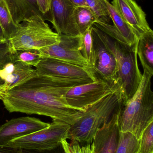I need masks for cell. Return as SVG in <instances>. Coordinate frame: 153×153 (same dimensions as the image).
Listing matches in <instances>:
<instances>
[{
	"label": "cell",
	"instance_id": "obj_1",
	"mask_svg": "<svg viewBox=\"0 0 153 153\" xmlns=\"http://www.w3.org/2000/svg\"><path fill=\"white\" fill-rule=\"evenodd\" d=\"M87 84L36 73L19 85L8 90L2 100L10 112H21L49 117L53 121L72 126L82 111L72 108L66 95L70 88ZM84 112V111H83Z\"/></svg>",
	"mask_w": 153,
	"mask_h": 153
},
{
	"label": "cell",
	"instance_id": "obj_2",
	"mask_svg": "<svg viewBox=\"0 0 153 153\" xmlns=\"http://www.w3.org/2000/svg\"><path fill=\"white\" fill-rule=\"evenodd\" d=\"M153 76L144 71L136 92L125 103H122L119 131L131 133L138 140L146 128L153 121Z\"/></svg>",
	"mask_w": 153,
	"mask_h": 153
},
{
	"label": "cell",
	"instance_id": "obj_3",
	"mask_svg": "<svg viewBox=\"0 0 153 153\" xmlns=\"http://www.w3.org/2000/svg\"><path fill=\"white\" fill-rule=\"evenodd\" d=\"M92 29L116 58L118 68L117 87L122 103H125L136 92L143 76L137 61V45L130 47L121 44L95 26H93Z\"/></svg>",
	"mask_w": 153,
	"mask_h": 153
},
{
	"label": "cell",
	"instance_id": "obj_4",
	"mask_svg": "<svg viewBox=\"0 0 153 153\" xmlns=\"http://www.w3.org/2000/svg\"><path fill=\"white\" fill-rule=\"evenodd\" d=\"M122 102L120 94L116 91L89 106L70 126L67 139L80 143L91 144L97 130L109 120Z\"/></svg>",
	"mask_w": 153,
	"mask_h": 153
},
{
	"label": "cell",
	"instance_id": "obj_5",
	"mask_svg": "<svg viewBox=\"0 0 153 153\" xmlns=\"http://www.w3.org/2000/svg\"><path fill=\"white\" fill-rule=\"evenodd\" d=\"M15 34L7 40L11 53L25 49H39L59 42V35L54 32L43 17L37 15L19 24Z\"/></svg>",
	"mask_w": 153,
	"mask_h": 153
},
{
	"label": "cell",
	"instance_id": "obj_6",
	"mask_svg": "<svg viewBox=\"0 0 153 153\" xmlns=\"http://www.w3.org/2000/svg\"><path fill=\"white\" fill-rule=\"evenodd\" d=\"M70 125L53 121L48 127L35 133L21 137L8 142L3 148L26 151H51L61 145L68 138Z\"/></svg>",
	"mask_w": 153,
	"mask_h": 153
},
{
	"label": "cell",
	"instance_id": "obj_7",
	"mask_svg": "<svg viewBox=\"0 0 153 153\" xmlns=\"http://www.w3.org/2000/svg\"><path fill=\"white\" fill-rule=\"evenodd\" d=\"M38 74L65 80L81 81L86 83L97 78L88 68L65 62L52 57L43 56L35 69Z\"/></svg>",
	"mask_w": 153,
	"mask_h": 153
},
{
	"label": "cell",
	"instance_id": "obj_8",
	"mask_svg": "<svg viewBox=\"0 0 153 153\" xmlns=\"http://www.w3.org/2000/svg\"><path fill=\"white\" fill-rule=\"evenodd\" d=\"M116 91L117 90L112 85L101 79H97L93 82L70 88L66 99L69 106L83 112L89 106Z\"/></svg>",
	"mask_w": 153,
	"mask_h": 153
},
{
	"label": "cell",
	"instance_id": "obj_9",
	"mask_svg": "<svg viewBox=\"0 0 153 153\" xmlns=\"http://www.w3.org/2000/svg\"><path fill=\"white\" fill-rule=\"evenodd\" d=\"M59 42L39 49L42 56L52 57L84 68L90 65L81 53V35L78 36L59 35Z\"/></svg>",
	"mask_w": 153,
	"mask_h": 153
},
{
	"label": "cell",
	"instance_id": "obj_10",
	"mask_svg": "<svg viewBox=\"0 0 153 153\" xmlns=\"http://www.w3.org/2000/svg\"><path fill=\"white\" fill-rule=\"evenodd\" d=\"M92 34L94 56L93 63L90 70L97 79L107 82L118 91V68L116 58L101 41L92 29Z\"/></svg>",
	"mask_w": 153,
	"mask_h": 153
},
{
	"label": "cell",
	"instance_id": "obj_11",
	"mask_svg": "<svg viewBox=\"0 0 153 153\" xmlns=\"http://www.w3.org/2000/svg\"><path fill=\"white\" fill-rule=\"evenodd\" d=\"M122 103L107 122L99 128L92 143L93 153H116L119 138V118Z\"/></svg>",
	"mask_w": 153,
	"mask_h": 153
},
{
	"label": "cell",
	"instance_id": "obj_12",
	"mask_svg": "<svg viewBox=\"0 0 153 153\" xmlns=\"http://www.w3.org/2000/svg\"><path fill=\"white\" fill-rule=\"evenodd\" d=\"M49 125L32 117L12 119L0 126V147L15 138L44 129Z\"/></svg>",
	"mask_w": 153,
	"mask_h": 153
},
{
	"label": "cell",
	"instance_id": "obj_13",
	"mask_svg": "<svg viewBox=\"0 0 153 153\" xmlns=\"http://www.w3.org/2000/svg\"><path fill=\"white\" fill-rule=\"evenodd\" d=\"M75 6L69 0H51V23L58 35H81L74 18Z\"/></svg>",
	"mask_w": 153,
	"mask_h": 153
},
{
	"label": "cell",
	"instance_id": "obj_14",
	"mask_svg": "<svg viewBox=\"0 0 153 153\" xmlns=\"http://www.w3.org/2000/svg\"><path fill=\"white\" fill-rule=\"evenodd\" d=\"M111 4L130 26L138 40L143 34L152 30L146 14L134 0H113Z\"/></svg>",
	"mask_w": 153,
	"mask_h": 153
},
{
	"label": "cell",
	"instance_id": "obj_15",
	"mask_svg": "<svg viewBox=\"0 0 153 153\" xmlns=\"http://www.w3.org/2000/svg\"><path fill=\"white\" fill-rule=\"evenodd\" d=\"M13 21L18 25L33 16L40 15L36 0H4Z\"/></svg>",
	"mask_w": 153,
	"mask_h": 153
},
{
	"label": "cell",
	"instance_id": "obj_16",
	"mask_svg": "<svg viewBox=\"0 0 153 153\" xmlns=\"http://www.w3.org/2000/svg\"><path fill=\"white\" fill-rule=\"evenodd\" d=\"M137 53L143 71L153 75V31L150 30L138 39Z\"/></svg>",
	"mask_w": 153,
	"mask_h": 153
},
{
	"label": "cell",
	"instance_id": "obj_17",
	"mask_svg": "<svg viewBox=\"0 0 153 153\" xmlns=\"http://www.w3.org/2000/svg\"><path fill=\"white\" fill-rule=\"evenodd\" d=\"M107 7L114 26L119 34L125 39L130 46L136 45L138 39L130 26L110 3L107 4Z\"/></svg>",
	"mask_w": 153,
	"mask_h": 153
},
{
	"label": "cell",
	"instance_id": "obj_18",
	"mask_svg": "<svg viewBox=\"0 0 153 153\" xmlns=\"http://www.w3.org/2000/svg\"><path fill=\"white\" fill-rule=\"evenodd\" d=\"M13 71L5 79L4 86L7 91L35 75L37 72L31 66L20 62H14Z\"/></svg>",
	"mask_w": 153,
	"mask_h": 153
},
{
	"label": "cell",
	"instance_id": "obj_19",
	"mask_svg": "<svg viewBox=\"0 0 153 153\" xmlns=\"http://www.w3.org/2000/svg\"><path fill=\"white\" fill-rule=\"evenodd\" d=\"M73 14L75 22L81 35L99 20L94 12L88 6H75Z\"/></svg>",
	"mask_w": 153,
	"mask_h": 153
},
{
	"label": "cell",
	"instance_id": "obj_20",
	"mask_svg": "<svg viewBox=\"0 0 153 153\" xmlns=\"http://www.w3.org/2000/svg\"><path fill=\"white\" fill-rule=\"evenodd\" d=\"M0 25L7 40L12 37L19 27V25H16L13 21L4 0H0Z\"/></svg>",
	"mask_w": 153,
	"mask_h": 153
},
{
	"label": "cell",
	"instance_id": "obj_21",
	"mask_svg": "<svg viewBox=\"0 0 153 153\" xmlns=\"http://www.w3.org/2000/svg\"><path fill=\"white\" fill-rule=\"evenodd\" d=\"M139 140L133 134L119 131V138L116 153H139Z\"/></svg>",
	"mask_w": 153,
	"mask_h": 153
},
{
	"label": "cell",
	"instance_id": "obj_22",
	"mask_svg": "<svg viewBox=\"0 0 153 153\" xmlns=\"http://www.w3.org/2000/svg\"><path fill=\"white\" fill-rule=\"evenodd\" d=\"M13 62H20L36 67L42 57L40 51L37 49H31L18 50L11 53Z\"/></svg>",
	"mask_w": 153,
	"mask_h": 153
},
{
	"label": "cell",
	"instance_id": "obj_23",
	"mask_svg": "<svg viewBox=\"0 0 153 153\" xmlns=\"http://www.w3.org/2000/svg\"><path fill=\"white\" fill-rule=\"evenodd\" d=\"M81 53L91 67L94 60V50L93 38L92 34V27L81 35Z\"/></svg>",
	"mask_w": 153,
	"mask_h": 153
},
{
	"label": "cell",
	"instance_id": "obj_24",
	"mask_svg": "<svg viewBox=\"0 0 153 153\" xmlns=\"http://www.w3.org/2000/svg\"><path fill=\"white\" fill-rule=\"evenodd\" d=\"M85 1L88 6L94 12L99 21L109 24L110 18L107 7V4L109 2V0H85Z\"/></svg>",
	"mask_w": 153,
	"mask_h": 153
},
{
	"label": "cell",
	"instance_id": "obj_25",
	"mask_svg": "<svg viewBox=\"0 0 153 153\" xmlns=\"http://www.w3.org/2000/svg\"><path fill=\"white\" fill-rule=\"evenodd\" d=\"M153 121L143 130L139 139V153H153Z\"/></svg>",
	"mask_w": 153,
	"mask_h": 153
},
{
	"label": "cell",
	"instance_id": "obj_26",
	"mask_svg": "<svg viewBox=\"0 0 153 153\" xmlns=\"http://www.w3.org/2000/svg\"><path fill=\"white\" fill-rule=\"evenodd\" d=\"M61 145L65 153H93L92 143L81 146L75 140H71L69 143L66 139H63L61 142Z\"/></svg>",
	"mask_w": 153,
	"mask_h": 153
},
{
	"label": "cell",
	"instance_id": "obj_27",
	"mask_svg": "<svg viewBox=\"0 0 153 153\" xmlns=\"http://www.w3.org/2000/svg\"><path fill=\"white\" fill-rule=\"evenodd\" d=\"M39 10L45 21L47 20L52 23L51 0H36Z\"/></svg>",
	"mask_w": 153,
	"mask_h": 153
},
{
	"label": "cell",
	"instance_id": "obj_28",
	"mask_svg": "<svg viewBox=\"0 0 153 153\" xmlns=\"http://www.w3.org/2000/svg\"><path fill=\"white\" fill-rule=\"evenodd\" d=\"M9 53L6 42H0V64L3 62Z\"/></svg>",
	"mask_w": 153,
	"mask_h": 153
},
{
	"label": "cell",
	"instance_id": "obj_29",
	"mask_svg": "<svg viewBox=\"0 0 153 153\" xmlns=\"http://www.w3.org/2000/svg\"><path fill=\"white\" fill-rule=\"evenodd\" d=\"M75 6H88L85 0H69Z\"/></svg>",
	"mask_w": 153,
	"mask_h": 153
},
{
	"label": "cell",
	"instance_id": "obj_30",
	"mask_svg": "<svg viewBox=\"0 0 153 153\" xmlns=\"http://www.w3.org/2000/svg\"><path fill=\"white\" fill-rule=\"evenodd\" d=\"M7 90L4 85H0V100H2L6 94Z\"/></svg>",
	"mask_w": 153,
	"mask_h": 153
},
{
	"label": "cell",
	"instance_id": "obj_31",
	"mask_svg": "<svg viewBox=\"0 0 153 153\" xmlns=\"http://www.w3.org/2000/svg\"><path fill=\"white\" fill-rule=\"evenodd\" d=\"M7 41V40L4 38L3 30L0 25V42H4Z\"/></svg>",
	"mask_w": 153,
	"mask_h": 153
},
{
	"label": "cell",
	"instance_id": "obj_32",
	"mask_svg": "<svg viewBox=\"0 0 153 153\" xmlns=\"http://www.w3.org/2000/svg\"><path fill=\"white\" fill-rule=\"evenodd\" d=\"M2 65H1L0 64V70H1V69L2 67ZM4 81L1 78V76H0V85H4Z\"/></svg>",
	"mask_w": 153,
	"mask_h": 153
},
{
	"label": "cell",
	"instance_id": "obj_33",
	"mask_svg": "<svg viewBox=\"0 0 153 153\" xmlns=\"http://www.w3.org/2000/svg\"><path fill=\"white\" fill-rule=\"evenodd\" d=\"M18 151H17V152H16L15 153H31L28 152H27V151L26 150H18Z\"/></svg>",
	"mask_w": 153,
	"mask_h": 153
},
{
	"label": "cell",
	"instance_id": "obj_34",
	"mask_svg": "<svg viewBox=\"0 0 153 153\" xmlns=\"http://www.w3.org/2000/svg\"><path fill=\"white\" fill-rule=\"evenodd\" d=\"M0 153H2L1 152H0Z\"/></svg>",
	"mask_w": 153,
	"mask_h": 153
}]
</instances>
